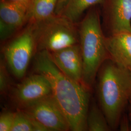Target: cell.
<instances>
[{
  "instance_id": "obj_5",
  "label": "cell",
  "mask_w": 131,
  "mask_h": 131,
  "mask_svg": "<svg viewBox=\"0 0 131 131\" xmlns=\"http://www.w3.org/2000/svg\"><path fill=\"white\" fill-rule=\"evenodd\" d=\"M36 52L37 43L32 24L4 49L5 62L16 78L24 77Z\"/></svg>"
},
{
  "instance_id": "obj_2",
  "label": "cell",
  "mask_w": 131,
  "mask_h": 131,
  "mask_svg": "<svg viewBox=\"0 0 131 131\" xmlns=\"http://www.w3.org/2000/svg\"><path fill=\"white\" fill-rule=\"evenodd\" d=\"M97 77L100 106L111 129L116 130L131 96L130 72L109 58L101 66Z\"/></svg>"
},
{
  "instance_id": "obj_4",
  "label": "cell",
  "mask_w": 131,
  "mask_h": 131,
  "mask_svg": "<svg viewBox=\"0 0 131 131\" xmlns=\"http://www.w3.org/2000/svg\"><path fill=\"white\" fill-rule=\"evenodd\" d=\"M37 52H53L79 44V33L74 23L62 15H53L36 23H32Z\"/></svg>"
},
{
  "instance_id": "obj_10",
  "label": "cell",
  "mask_w": 131,
  "mask_h": 131,
  "mask_svg": "<svg viewBox=\"0 0 131 131\" xmlns=\"http://www.w3.org/2000/svg\"><path fill=\"white\" fill-rule=\"evenodd\" d=\"M28 10L24 7L1 0V39L5 40L12 36L28 19Z\"/></svg>"
},
{
  "instance_id": "obj_17",
  "label": "cell",
  "mask_w": 131,
  "mask_h": 131,
  "mask_svg": "<svg viewBox=\"0 0 131 131\" xmlns=\"http://www.w3.org/2000/svg\"><path fill=\"white\" fill-rule=\"evenodd\" d=\"M6 62L1 60L0 65V91L1 94L5 93L9 89L10 77L6 70Z\"/></svg>"
},
{
  "instance_id": "obj_20",
  "label": "cell",
  "mask_w": 131,
  "mask_h": 131,
  "mask_svg": "<svg viewBox=\"0 0 131 131\" xmlns=\"http://www.w3.org/2000/svg\"><path fill=\"white\" fill-rule=\"evenodd\" d=\"M128 106V118L130 122V131H131V95L129 100Z\"/></svg>"
},
{
  "instance_id": "obj_13",
  "label": "cell",
  "mask_w": 131,
  "mask_h": 131,
  "mask_svg": "<svg viewBox=\"0 0 131 131\" xmlns=\"http://www.w3.org/2000/svg\"><path fill=\"white\" fill-rule=\"evenodd\" d=\"M58 0H31L28 10V19L36 23L53 15Z\"/></svg>"
},
{
  "instance_id": "obj_18",
  "label": "cell",
  "mask_w": 131,
  "mask_h": 131,
  "mask_svg": "<svg viewBox=\"0 0 131 131\" xmlns=\"http://www.w3.org/2000/svg\"><path fill=\"white\" fill-rule=\"evenodd\" d=\"M14 4L20 5L29 10L31 0H4Z\"/></svg>"
},
{
  "instance_id": "obj_12",
  "label": "cell",
  "mask_w": 131,
  "mask_h": 131,
  "mask_svg": "<svg viewBox=\"0 0 131 131\" xmlns=\"http://www.w3.org/2000/svg\"><path fill=\"white\" fill-rule=\"evenodd\" d=\"M104 0H68L61 15L73 23L77 22L84 12L98 5H103Z\"/></svg>"
},
{
  "instance_id": "obj_9",
  "label": "cell",
  "mask_w": 131,
  "mask_h": 131,
  "mask_svg": "<svg viewBox=\"0 0 131 131\" xmlns=\"http://www.w3.org/2000/svg\"><path fill=\"white\" fill-rule=\"evenodd\" d=\"M50 53L52 61L63 73L76 82L83 84V64L79 44Z\"/></svg>"
},
{
  "instance_id": "obj_8",
  "label": "cell",
  "mask_w": 131,
  "mask_h": 131,
  "mask_svg": "<svg viewBox=\"0 0 131 131\" xmlns=\"http://www.w3.org/2000/svg\"><path fill=\"white\" fill-rule=\"evenodd\" d=\"M103 19L108 35L131 32V0H104Z\"/></svg>"
},
{
  "instance_id": "obj_7",
  "label": "cell",
  "mask_w": 131,
  "mask_h": 131,
  "mask_svg": "<svg viewBox=\"0 0 131 131\" xmlns=\"http://www.w3.org/2000/svg\"><path fill=\"white\" fill-rule=\"evenodd\" d=\"M52 87L44 76L36 73L28 76L14 89V100L20 108L52 95Z\"/></svg>"
},
{
  "instance_id": "obj_15",
  "label": "cell",
  "mask_w": 131,
  "mask_h": 131,
  "mask_svg": "<svg viewBox=\"0 0 131 131\" xmlns=\"http://www.w3.org/2000/svg\"><path fill=\"white\" fill-rule=\"evenodd\" d=\"M16 112L12 131H47L44 127L22 110Z\"/></svg>"
},
{
  "instance_id": "obj_11",
  "label": "cell",
  "mask_w": 131,
  "mask_h": 131,
  "mask_svg": "<svg viewBox=\"0 0 131 131\" xmlns=\"http://www.w3.org/2000/svg\"><path fill=\"white\" fill-rule=\"evenodd\" d=\"M105 45L109 58L117 65L131 67V32L123 31L106 36Z\"/></svg>"
},
{
  "instance_id": "obj_6",
  "label": "cell",
  "mask_w": 131,
  "mask_h": 131,
  "mask_svg": "<svg viewBox=\"0 0 131 131\" xmlns=\"http://www.w3.org/2000/svg\"><path fill=\"white\" fill-rule=\"evenodd\" d=\"M20 109L33 117L47 131L70 130L67 118L52 94Z\"/></svg>"
},
{
  "instance_id": "obj_16",
  "label": "cell",
  "mask_w": 131,
  "mask_h": 131,
  "mask_svg": "<svg viewBox=\"0 0 131 131\" xmlns=\"http://www.w3.org/2000/svg\"><path fill=\"white\" fill-rule=\"evenodd\" d=\"M16 112L5 111L0 116V131H12L14 125Z\"/></svg>"
},
{
  "instance_id": "obj_21",
  "label": "cell",
  "mask_w": 131,
  "mask_h": 131,
  "mask_svg": "<svg viewBox=\"0 0 131 131\" xmlns=\"http://www.w3.org/2000/svg\"><path fill=\"white\" fill-rule=\"evenodd\" d=\"M129 71H130V73H131V67L129 69Z\"/></svg>"
},
{
  "instance_id": "obj_1",
  "label": "cell",
  "mask_w": 131,
  "mask_h": 131,
  "mask_svg": "<svg viewBox=\"0 0 131 131\" xmlns=\"http://www.w3.org/2000/svg\"><path fill=\"white\" fill-rule=\"evenodd\" d=\"M34 68L36 73L44 76L49 81L52 95L67 118L70 130L88 131L86 117L91 89L63 73L47 51L37 52Z\"/></svg>"
},
{
  "instance_id": "obj_3",
  "label": "cell",
  "mask_w": 131,
  "mask_h": 131,
  "mask_svg": "<svg viewBox=\"0 0 131 131\" xmlns=\"http://www.w3.org/2000/svg\"><path fill=\"white\" fill-rule=\"evenodd\" d=\"M78 33L83 64V83L91 89L101 66L109 58L100 13L95 6L89 9L81 21Z\"/></svg>"
},
{
  "instance_id": "obj_14",
  "label": "cell",
  "mask_w": 131,
  "mask_h": 131,
  "mask_svg": "<svg viewBox=\"0 0 131 131\" xmlns=\"http://www.w3.org/2000/svg\"><path fill=\"white\" fill-rule=\"evenodd\" d=\"M86 125L88 131H108L111 130L103 111L95 103L89 105Z\"/></svg>"
},
{
  "instance_id": "obj_19",
  "label": "cell",
  "mask_w": 131,
  "mask_h": 131,
  "mask_svg": "<svg viewBox=\"0 0 131 131\" xmlns=\"http://www.w3.org/2000/svg\"><path fill=\"white\" fill-rule=\"evenodd\" d=\"M67 1L68 0H58L55 11V13L56 15H61Z\"/></svg>"
}]
</instances>
